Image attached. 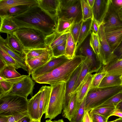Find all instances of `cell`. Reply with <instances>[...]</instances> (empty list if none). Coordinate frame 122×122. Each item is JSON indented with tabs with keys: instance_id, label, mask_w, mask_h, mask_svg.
I'll return each mask as SVG.
<instances>
[{
	"instance_id": "6da1fadb",
	"label": "cell",
	"mask_w": 122,
	"mask_h": 122,
	"mask_svg": "<svg viewBox=\"0 0 122 122\" xmlns=\"http://www.w3.org/2000/svg\"><path fill=\"white\" fill-rule=\"evenodd\" d=\"M13 20L19 28H25L39 30L46 36L55 32L58 18L53 17L38 5L31 6L24 13L12 17Z\"/></svg>"
},
{
	"instance_id": "7a4b0ae2",
	"label": "cell",
	"mask_w": 122,
	"mask_h": 122,
	"mask_svg": "<svg viewBox=\"0 0 122 122\" xmlns=\"http://www.w3.org/2000/svg\"><path fill=\"white\" fill-rule=\"evenodd\" d=\"M86 58L83 56L76 55L74 58L68 60L51 72L33 80L39 84H48L50 85L61 82L66 83Z\"/></svg>"
},
{
	"instance_id": "3957f363",
	"label": "cell",
	"mask_w": 122,
	"mask_h": 122,
	"mask_svg": "<svg viewBox=\"0 0 122 122\" xmlns=\"http://www.w3.org/2000/svg\"><path fill=\"white\" fill-rule=\"evenodd\" d=\"M122 91L121 85L90 88L86 97L85 110L88 112L101 105Z\"/></svg>"
},
{
	"instance_id": "277c9868",
	"label": "cell",
	"mask_w": 122,
	"mask_h": 122,
	"mask_svg": "<svg viewBox=\"0 0 122 122\" xmlns=\"http://www.w3.org/2000/svg\"><path fill=\"white\" fill-rule=\"evenodd\" d=\"M13 35L18 39L24 49L45 48L46 36L41 32L33 29L20 28Z\"/></svg>"
},
{
	"instance_id": "5b68a950",
	"label": "cell",
	"mask_w": 122,
	"mask_h": 122,
	"mask_svg": "<svg viewBox=\"0 0 122 122\" xmlns=\"http://www.w3.org/2000/svg\"><path fill=\"white\" fill-rule=\"evenodd\" d=\"M52 89L45 118L51 120L61 114L65 100L66 83L61 82L51 85Z\"/></svg>"
},
{
	"instance_id": "8992f818",
	"label": "cell",
	"mask_w": 122,
	"mask_h": 122,
	"mask_svg": "<svg viewBox=\"0 0 122 122\" xmlns=\"http://www.w3.org/2000/svg\"><path fill=\"white\" fill-rule=\"evenodd\" d=\"M28 101L15 95H8L0 98V116H8L27 111Z\"/></svg>"
},
{
	"instance_id": "52a82bcc",
	"label": "cell",
	"mask_w": 122,
	"mask_h": 122,
	"mask_svg": "<svg viewBox=\"0 0 122 122\" xmlns=\"http://www.w3.org/2000/svg\"><path fill=\"white\" fill-rule=\"evenodd\" d=\"M57 12L58 19L73 20L75 23L83 20L81 0H59Z\"/></svg>"
},
{
	"instance_id": "ba28073f",
	"label": "cell",
	"mask_w": 122,
	"mask_h": 122,
	"mask_svg": "<svg viewBox=\"0 0 122 122\" xmlns=\"http://www.w3.org/2000/svg\"><path fill=\"white\" fill-rule=\"evenodd\" d=\"M91 33L77 48L76 55H80L87 57L90 61L92 66L89 72L97 73L102 67V64L95 54L90 44Z\"/></svg>"
},
{
	"instance_id": "9c48e42d",
	"label": "cell",
	"mask_w": 122,
	"mask_h": 122,
	"mask_svg": "<svg viewBox=\"0 0 122 122\" xmlns=\"http://www.w3.org/2000/svg\"><path fill=\"white\" fill-rule=\"evenodd\" d=\"M97 34L100 42L99 58L103 66H105L116 57L107 40L102 24L99 26Z\"/></svg>"
},
{
	"instance_id": "30bf717a",
	"label": "cell",
	"mask_w": 122,
	"mask_h": 122,
	"mask_svg": "<svg viewBox=\"0 0 122 122\" xmlns=\"http://www.w3.org/2000/svg\"><path fill=\"white\" fill-rule=\"evenodd\" d=\"M35 85L30 75H27L14 84L8 95H17L27 99L29 95H32Z\"/></svg>"
},
{
	"instance_id": "8fae6325",
	"label": "cell",
	"mask_w": 122,
	"mask_h": 122,
	"mask_svg": "<svg viewBox=\"0 0 122 122\" xmlns=\"http://www.w3.org/2000/svg\"><path fill=\"white\" fill-rule=\"evenodd\" d=\"M69 59L65 56L51 59L42 66L33 71L31 75L32 80L39 76L49 73L60 66Z\"/></svg>"
},
{
	"instance_id": "7c38bea8",
	"label": "cell",
	"mask_w": 122,
	"mask_h": 122,
	"mask_svg": "<svg viewBox=\"0 0 122 122\" xmlns=\"http://www.w3.org/2000/svg\"><path fill=\"white\" fill-rule=\"evenodd\" d=\"M110 0H95L92 8L93 17L99 26L108 10Z\"/></svg>"
},
{
	"instance_id": "4fadbf2b",
	"label": "cell",
	"mask_w": 122,
	"mask_h": 122,
	"mask_svg": "<svg viewBox=\"0 0 122 122\" xmlns=\"http://www.w3.org/2000/svg\"><path fill=\"white\" fill-rule=\"evenodd\" d=\"M53 57L52 50L51 49L38 57L25 60L28 75H31L33 71L45 64Z\"/></svg>"
},
{
	"instance_id": "5bb4252c",
	"label": "cell",
	"mask_w": 122,
	"mask_h": 122,
	"mask_svg": "<svg viewBox=\"0 0 122 122\" xmlns=\"http://www.w3.org/2000/svg\"><path fill=\"white\" fill-rule=\"evenodd\" d=\"M117 11L110 0L108 10L102 23L104 29L122 26V21L119 17Z\"/></svg>"
},
{
	"instance_id": "9a60e30c",
	"label": "cell",
	"mask_w": 122,
	"mask_h": 122,
	"mask_svg": "<svg viewBox=\"0 0 122 122\" xmlns=\"http://www.w3.org/2000/svg\"><path fill=\"white\" fill-rule=\"evenodd\" d=\"M104 31L107 40L113 51L122 41V26L104 29Z\"/></svg>"
},
{
	"instance_id": "2e32d148",
	"label": "cell",
	"mask_w": 122,
	"mask_h": 122,
	"mask_svg": "<svg viewBox=\"0 0 122 122\" xmlns=\"http://www.w3.org/2000/svg\"><path fill=\"white\" fill-rule=\"evenodd\" d=\"M94 74L88 73L80 84L76 92V100L78 110L80 104L90 90Z\"/></svg>"
},
{
	"instance_id": "e0dca14e",
	"label": "cell",
	"mask_w": 122,
	"mask_h": 122,
	"mask_svg": "<svg viewBox=\"0 0 122 122\" xmlns=\"http://www.w3.org/2000/svg\"><path fill=\"white\" fill-rule=\"evenodd\" d=\"M82 66V64L75 70L70 79L66 83V96L62 112L66 108L70 98L73 94V91Z\"/></svg>"
},
{
	"instance_id": "ac0fdd59",
	"label": "cell",
	"mask_w": 122,
	"mask_h": 122,
	"mask_svg": "<svg viewBox=\"0 0 122 122\" xmlns=\"http://www.w3.org/2000/svg\"><path fill=\"white\" fill-rule=\"evenodd\" d=\"M52 89L51 85L43 86L40 89L41 95L39 100V119L47 111Z\"/></svg>"
},
{
	"instance_id": "d6986e66",
	"label": "cell",
	"mask_w": 122,
	"mask_h": 122,
	"mask_svg": "<svg viewBox=\"0 0 122 122\" xmlns=\"http://www.w3.org/2000/svg\"><path fill=\"white\" fill-rule=\"evenodd\" d=\"M0 48L8 54L18 63L21 68L27 71L28 68L24 57L11 48L6 43L5 39L0 36Z\"/></svg>"
},
{
	"instance_id": "ffe728a7",
	"label": "cell",
	"mask_w": 122,
	"mask_h": 122,
	"mask_svg": "<svg viewBox=\"0 0 122 122\" xmlns=\"http://www.w3.org/2000/svg\"><path fill=\"white\" fill-rule=\"evenodd\" d=\"M30 6L38 5L37 0H0V15L9 8L18 5Z\"/></svg>"
},
{
	"instance_id": "44dd1931",
	"label": "cell",
	"mask_w": 122,
	"mask_h": 122,
	"mask_svg": "<svg viewBox=\"0 0 122 122\" xmlns=\"http://www.w3.org/2000/svg\"><path fill=\"white\" fill-rule=\"evenodd\" d=\"M41 92H38L28 101L27 112L28 115L33 120L39 119V100Z\"/></svg>"
},
{
	"instance_id": "7402d4cb",
	"label": "cell",
	"mask_w": 122,
	"mask_h": 122,
	"mask_svg": "<svg viewBox=\"0 0 122 122\" xmlns=\"http://www.w3.org/2000/svg\"><path fill=\"white\" fill-rule=\"evenodd\" d=\"M37 0L38 6L43 10L53 17L58 18L57 12L59 5V0Z\"/></svg>"
},
{
	"instance_id": "603a6c76",
	"label": "cell",
	"mask_w": 122,
	"mask_h": 122,
	"mask_svg": "<svg viewBox=\"0 0 122 122\" xmlns=\"http://www.w3.org/2000/svg\"><path fill=\"white\" fill-rule=\"evenodd\" d=\"M0 17V32L13 35V33L19 29L18 25L12 20V17L8 16Z\"/></svg>"
},
{
	"instance_id": "cb8c5ba5",
	"label": "cell",
	"mask_w": 122,
	"mask_h": 122,
	"mask_svg": "<svg viewBox=\"0 0 122 122\" xmlns=\"http://www.w3.org/2000/svg\"><path fill=\"white\" fill-rule=\"evenodd\" d=\"M70 32L59 34L56 31L52 34L46 36L45 40L46 45L52 49L64 43L66 41L68 34Z\"/></svg>"
},
{
	"instance_id": "d4e9b609",
	"label": "cell",
	"mask_w": 122,
	"mask_h": 122,
	"mask_svg": "<svg viewBox=\"0 0 122 122\" xmlns=\"http://www.w3.org/2000/svg\"><path fill=\"white\" fill-rule=\"evenodd\" d=\"M101 71L106 72L107 75H122V59L116 58L107 65L103 66Z\"/></svg>"
},
{
	"instance_id": "484cf974",
	"label": "cell",
	"mask_w": 122,
	"mask_h": 122,
	"mask_svg": "<svg viewBox=\"0 0 122 122\" xmlns=\"http://www.w3.org/2000/svg\"><path fill=\"white\" fill-rule=\"evenodd\" d=\"M26 76V75H23L20 77L15 79L0 80V98L8 95L14 84Z\"/></svg>"
},
{
	"instance_id": "4316f807",
	"label": "cell",
	"mask_w": 122,
	"mask_h": 122,
	"mask_svg": "<svg viewBox=\"0 0 122 122\" xmlns=\"http://www.w3.org/2000/svg\"><path fill=\"white\" fill-rule=\"evenodd\" d=\"M77 111L76 92L74 93L71 96L66 108L64 111L62 112V115L63 117L70 121Z\"/></svg>"
},
{
	"instance_id": "83f0119b",
	"label": "cell",
	"mask_w": 122,
	"mask_h": 122,
	"mask_svg": "<svg viewBox=\"0 0 122 122\" xmlns=\"http://www.w3.org/2000/svg\"><path fill=\"white\" fill-rule=\"evenodd\" d=\"M91 66L90 61L86 57L82 63L81 68L74 89L73 94L76 92L80 84L89 73Z\"/></svg>"
},
{
	"instance_id": "f1b7e54d",
	"label": "cell",
	"mask_w": 122,
	"mask_h": 122,
	"mask_svg": "<svg viewBox=\"0 0 122 122\" xmlns=\"http://www.w3.org/2000/svg\"><path fill=\"white\" fill-rule=\"evenodd\" d=\"M76 45L70 32L67 36L64 56L69 59L74 58L76 56Z\"/></svg>"
},
{
	"instance_id": "f546056e",
	"label": "cell",
	"mask_w": 122,
	"mask_h": 122,
	"mask_svg": "<svg viewBox=\"0 0 122 122\" xmlns=\"http://www.w3.org/2000/svg\"><path fill=\"white\" fill-rule=\"evenodd\" d=\"M6 43L14 51L24 56V50L23 46L18 39L13 35L7 34L6 38L5 39Z\"/></svg>"
},
{
	"instance_id": "4dcf8cb0",
	"label": "cell",
	"mask_w": 122,
	"mask_h": 122,
	"mask_svg": "<svg viewBox=\"0 0 122 122\" xmlns=\"http://www.w3.org/2000/svg\"><path fill=\"white\" fill-rule=\"evenodd\" d=\"M22 76L16 71L14 67L6 65L0 71V81L15 79Z\"/></svg>"
},
{
	"instance_id": "1f68e13d",
	"label": "cell",
	"mask_w": 122,
	"mask_h": 122,
	"mask_svg": "<svg viewBox=\"0 0 122 122\" xmlns=\"http://www.w3.org/2000/svg\"><path fill=\"white\" fill-rule=\"evenodd\" d=\"M92 19L90 18L83 21L78 40L77 49L91 33L90 27Z\"/></svg>"
},
{
	"instance_id": "d6a6232c",
	"label": "cell",
	"mask_w": 122,
	"mask_h": 122,
	"mask_svg": "<svg viewBox=\"0 0 122 122\" xmlns=\"http://www.w3.org/2000/svg\"><path fill=\"white\" fill-rule=\"evenodd\" d=\"M121 76L106 75L103 79L98 87H106L121 85Z\"/></svg>"
},
{
	"instance_id": "836d02e7",
	"label": "cell",
	"mask_w": 122,
	"mask_h": 122,
	"mask_svg": "<svg viewBox=\"0 0 122 122\" xmlns=\"http://www.w3.org/2000/svg\"><path fill=\"white\" fill-rule=\"evenodd\" d=\"M75 23V21L73 20H65L59 19L56 32L59 34L69 32L71 28Z\"/></svg>"
},
{
	"instance_id": "e575fe53",
	"label": "cell",
	"mask_w": 122,
	"mask_h": 122,
	"mask_svg": "<svg viewBox=\"0 0 122 122\" xmlns=\"http://www.w3.org/2000/svg\"><path fill=\"white\" fill-rule=\"evenodd\" d=\"M51 49L49 46L45 48L24 49V56L25 60L36 58Z\"/></svg>"
},
{
	"instance_id": "d590c367",
	"label": "cell",
	"mask_w": 122,
	"mask_h": 122,
	"mask_svg": "<svg viewBox=\"0 0 122 122\" xmlns=\"http://www.w3.org/2000/svg\"><path fill=\"white\" fill-rule=\"evenodd\" d=\"M31 6L20 5L15 6L9 9L0 16H8L14 17L22 14L28 10Z\"/></svg>"
},
{
	"instance_id": "8d00e7d4",
	"label": "cell",
	"mask_w": 122,
	"mask_h": 122,
	"mask_svg": "<svg viewBox=\"0 0 122 122\" xmlns=\"http://www.w3.org/2000/svg\"><path fill=\"white\" fill-rule=\"evenodd\" d=\"M115 109L116 107H98L92 109L88 112L100 115L108 119L112 116Z\"/></svg>"
},
{
	"instance_id": "74e56055",
	"label": "cell",
	"mask_w": 122,
	"mask_h": 122,
	"mask_svg": "<svg viewBox=\"0 0 122 122\" xmlns=\"http://www.w3.org/2000/svg\"><path fill=\"white\" fill-rule=\"evenodd\" d=\"M0 58L7 66L14 67L16 69L21 68L17 62L6 52L0 48Z\"/></svg>"
},
{
	"instance_id": "f35d334b",
	"label": "cell",
	"mask_w": 122,
	"mask_h": 122,
	"mask_svg": "<svg viewBox=\"0 0 122 122\" xmlns=\"http://www.w3.org/2000/svg\"><path fill=\"white\" fill-rule=\"evenodd\" d=\"M122 101V91L114 96L96 108L105 107H116L118 103Z\"/></svg>"
},
{
	"instance_id": "ab89813d",
	"label": "cell",
	"mask_w": 122,
	"mask_h": 122,
	"mask_svg": "<svg viewBox=\"0 0 122 122\" xmlns=\"http://www.w3.org/2000/svg\"><path fill=\"white\" fill-rule=\"evenodd\" d=\"M86 97V96L80 104L79 109L73 117L68 122H83L85 111Z\"/></svg>"
},
{
	"instance_id": "60d3db41",
	"label": "cell",
	"mask_w": 122,
	"mask_h": 122,
	"mask_svg": "<svg viewBox=\"0 0 122 122\" xmlns=\"http://www.w3.org/2000/svg\"><path fill=\"white\" fill-rule=\"evenodd\" d=\"M81 3L83 21L92 18V8L89 6L88 0H81Z\"/></svg>"
},
{
	"instance_id": "b9f144b4",
	"label": "cell",
	"mask_w": 122,
	"mask_h": 122,
	"mask_svg": "<svg viewBox=\"0 0 122 122\" xmlns=\"http://www.w3.org/2000/svg\"><path fill=\"white\" fill-rule=\"evenodd\" d=\"M91 33L90 45L95 54L99 58L100 42L98 36L97 34Z\"/></svg>"
},
{
	"instance_id": "7bdbcfd3",
	"label": "cell",
	"mask_w": 122,
	"mask_h": 122,
	"mask_svg": "<svg viewBox=\"0 0 122 122\" xmlns=\"http://www.w3.org/2000/svg\"><path fill=\"white\" fill-rule=\"evenodd\" d=\"M83 21V20H82L79 22L74 23L70 30V32L76 45V46Z\"/></svg>"
},
{
	"instance_id": "ee69618b",
	"label": "cell",
	"mask_w": 122,
	"mask_h": 122,
	"mask_svg": "<svg viewBox=\"0 0 122 122\" xmlns=\"http://www.w3.org/2000/svg\"><path fill=\"white\" fill-rule=\"evenodd\" d=\"M107 73L100 70L98 72L94 74L90 88L98 87L103 78Z\"/></svg>"
},
{
	"instance_id": "f6af8a7d",
	"label": "cell",
	"mask_w": 122,
	"mask_h": 122,
	"mask_svg": "<svg viewBox=\"0 0 122 122\" xmlns=\"http://www.w3.org/2000/svg\"><path fill=\"white\" fill-rule=\"evenodd\" d=\"M66 42L64 43L57 46L52 50L53 57L57 58L64 56L66 50Z\"/></svg>"
},
{
	"instance_id": "bcb514c9",
	"label": "cell",
	"mask_w": 122,
	"mask_h": 122,
	"mask_svg": "<svg viewBox=\"0 0 122 122\" xmlns=\"http://www.w3.org/2000/svg\"><path fill=\"white\" fill-rule=\"evenodd\" d=\"M92 122H107L108 119L96 113L88 112Z\"/></svg>"
},
{
	"instance_id": "7dc6e473",
	"label": "cell",
	"mask_w": 122,
	"mask_h": 122,
	"mask_svg": "<svg viewBox=\"0 0 122 122\" xmlns=\"http://www.w3.org/2000/svg\"><path fill=\"white\" fill-rule=\"evenodd\" d=\"M28 115L27 111L15 115L9 116L7 122H17L23 117Z\"/></svg>"
},
{
	"instance_id": "c3c4849f",
	"label": "cell",
	"mask_w": 122,
	"mask_h": 122,
	"mask_svg": "<svg viewBox=\"0 0 122 122\" xmlns=\"http://www.w3.org/2000/svg\"><path fill=\"white\" fill-rule=\"evenodd\" d=\"M113 52L118 60L122 59V41L118 46L113 51Z\"/></svg>"
},
{
	"instance_id": "681fc988",
	"label": "cell",
	"mask_w": 122,
	"mask_h": 122,
	"mask_svg": "<svg viewBox=\"0 0 122 122\" xmlns=\"http://www.w3.org/2000/svg\"><path fill=\"white\" fill-rule=\"evenodd\" d=\"M99 26L96 21L92 18L90 27L91 32L97 34Z\"/></svg>"
},
{
	"instance_id": "f907efd6",
	"label": "cell",
	"mask_w": 122,
	"mask_h": 122,
	"mask_svg": "<svg viewBox=\"0 0 122 122\" xmlns=\"http://www.w3.org/2000/svg\"><path fill=\"white\" fill-rule=\"evenodd\" d=\"M114 8L118 11L122 8V0H111Z\"/></svg>"
},
{
	"instance_id": "816d5d0a",
	"label": "cell",
	"mask_w": 122,
	"mask_h": 122,
	"mask_svg": "<svg viewBox=\"0 0 122 122\" xmlns=\"http://www.w3.org/2000/svg\"><path fill=\"white\" fill-rule=\"evenodd\" d=\"M83 122H92L88 112L85 110Z\"/></svg>"
},
{
	"instance_id": "f5cc1de1",
	"label": "cell",
	"mask_w": 122,
	"mask_h": 122,
	"mask_svg": "<svg viewBox=\"0 0 122 122\" xmlns=\"http://www.w3.org/2000/svg\"><path fill=\"white\" fill-rule=\"evenodd\" d=\"M31 119L29 116H25L17 122H29Z\"/></svg>"
},
{
	"instance_id": "db71d44e",
	"label": "cell",
	"mask_w": 122,
	"mask_h": 122,
	"mask_svg": "<svg viewBox=\"0 0 122 122\" xmlns=\"http://www.w3.org/2000/svg\"><path fill=\"white\" fill-rule=\"evenodd\" d=\"M112 116H115L122 118V112L115 109V112L112 115Z\"/></svg>"
},
{
	"instance_id": "11a10c76",
	"label": "cell",
	"mask_w": 122,
	"mask_h": 122,
	"mask_svg": "<svg viewBox=\"0 0 122 122\" xmlns=\"http://www.w3.org/2000/svg\"><path fill=\"white\" fill-rule=\"evenodd\" d=\"M9 116H0V122H7Z\"/></svg>"
},
{
	"instance_id": "9f6ffc18",
	"label": "cell",
	"mask_w": 122,
	"mask_h": 122,
	"mask_svg": "<svg viewBox=\"0 0 122 122\" xmlns=\"http://www.w3.org/2000/svg\"><path fill=\"white\" fill-rule=\"evenodd\" d=\"M116 110L122 112V101L119 103L116 106Z\"/></svg>"
},
{
	"instance_id": "6f0895ef",
	"label": "cell",
	"mask_w": 122,
	"mask_h": 122,
	"mask_svg": "<svg viewBox=\"0 0 122 122\" xmlns=\"http://www.w3.org/2000/svg\"><path fill=\"white\" fill-rule=\"evenodd\" d=\"M0 71L2 70L6 66L5 63L2 59L0 58Z\"/></svg>"
},
{
	"instance_id": "680465c9",
	"label": "cell",
	"mask_w": 122,
	"mask_h": 122,
	"mask_svg": "<svg viewBox=\"0 0 122 122\" xmlns=\"http://www.w3.org/2000/svg\"><path fill=\"white\" fill-rule=\"evenodd\" d=\"M117 12L119 17L122 21V8L119 9Z\"/></svg>"
},
{
	"instance_id": "91938a15",
	"label": "cell",
	"mask_w": 122,
	"mask_h": 122,
	"mask_svg": "<svg viewBox=\"0 0 122 122\" xmlns=\"http://www.w3.org/2000/svg\"><path fill=\"white\" fill-rule=\"evenodd\" d=\"M95 0H88V2L90 7L92 8L94 3Z\"/></svg>"
},
{
	"instance_id": "94428289",
	"label": "cell",
	"mask_w": 122,
	"mask_h": 122,
	"mask_svg": "<svg viewBox=\"0 0 122 122\" xmlns=\"http://www.w3.org/2000/svg\"><path fill=\"white\" fill-rule=\"evenodd\" d=\"M41 120H35L31 119L29 122H40Z\"/></svg>"
},
{
	"instance_id": "6125c7cd",
	"label": "cell",
	"mask_w": 122,
	"mask_h": 122,
	"mask_svg": "<svg viewBox=\"0 0 122 122\" xmlns=\"http://www.w3.org/2000/svg\"><path fill=\"white\" fill-rule=\"evenodd\" d=\"M117 122H122V118L120 117L116 119Z\"/></svg>"
},
{
	"instance_id": "be15d7a7",
	"label": "cell",
	"mask_w": 122,
	"mask_h": 122,
	"mask_svg": "<svg viewBox=\"0 0 122 122\" xmlns=\"http://www.w3.org/2000/svg\"><path fill=\"white\" fill-rule=\"evenodd\" d=\"M53 122H64L62 119H59L58 120L53 121Z\"/></svg>"
},
{
	"instance_id": "e7e4bbea",
	"label": "cell",
	"mask_w": 122,
	"mask_h": 122,
	"mask_svg": "<svg viewBox=\"0 0 122 122\" xmlns=\"http://www.w3.org/2000/svg\"><path fill=\"white\" fill-rule=\"evenodd\" d=\"M45 122H53V121L50 119H48L46 120Z\"/></svg>"
},
{
	"instance_id": "03108f58",
	"label": "cell",
	"mask_w": 122,
	"mask_h": 122,
	"mask_svg": "<svg viewBox=\"0 0 122 122\" xmlns=\"http://www.w3.org/2000/svg\"><path fill=\"white\" fill-rule=\"evenodd\" d=\"M120 79L121 81V86L122 87V75L120 76Z\"/></svg>"
},
{
	"instance_id": "003e7915",
	"label": "cell",
	"mask_w": 122,
	"mask_h": 122,
	"mask_svg": "<svg viewBox=\"0 0 122 122\" xmlns=\"http://www.w3.org/2000/svg\"><path fill=\"white\" fill-rule=\"evenodd\" d=\"M117 122V120L116 119L115 120H114L113 121H110V122Z\"/></svg>"
}]
</instances>
